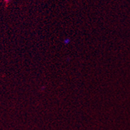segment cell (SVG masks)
Returning <instances> with one entry per match:
<instances>
[{
    "instance_id": "obj_1",
    "label": "cell",
    "mask_w": 130,
    "mask_h": 130,
    "mask_svg": "<svg viewBox=\"0 0 130 130\" xmlns=\"http://www.w3.org/2000/svg\"><path fill=\"white\" fill-rule=\"evenodd\" d=\"M5 1H6V2H8L9 0H5Z\"/></svg>"
}]
</instances>
